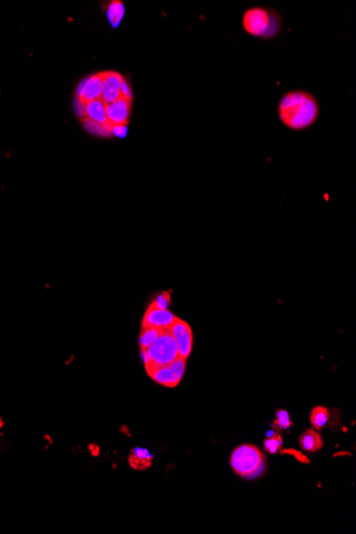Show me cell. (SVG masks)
I'll list each match as a JSON object with an SVG mask.
<instances>
[{
	"label": "cell",
	"instance_id": "obj_1",
	"mask_svg": "<svg viewBox=\"0 0 356 534\" xmlns=\"http://www.w3.org/2000/svg\"><path fill=\"white\" fill-rule=\"evenodd\" d=\"M280 119L294 131L310 126L318 117V105L312 95L305 92L288 93L280 103Z\"/></svg>",
	"mask_w": 356,
	"mask_h": 534
},
{
	"label": "cell",
	"instance_id": "obj_2",
	"mask_svg": "<svg viewBox=\"0 0 356 534\" xmlns=\"http://www.w3.org/2000/svg\"><path fill=\"white\" fill-rule=\"evenodd\" d=\"M230 462L236 475L248 480L260 477L266 468L264 454L256 446L250 444L238 446L230 454Z\"/></svg>",
	"mask_w": 356,
	"mask_h": 534
},
{
	"label": "cell",
	"instance_id": "obj_3",
	"mask_svg": "<svg viewBox=\"0 0 356 534\" xmlns=\"http://www.w3.org/2000/svg\"><path fill=\"white\" fill-rule=\"evenodd\" d=\"M141 356L145 367L171 364L180 358L178 348L170 330L161 331L158 338L149 348L141 350Z\"/></svg>",
	"mask_w": 356,
	"mask_h": 534
},
{
	"label": "cell",
	"instance_id": "obj_4",
	"mask_svg": "<svg viewBox=\"0 0 356 534\" xmlns=\"http://www.w3.org/2000/svg\"><path fill=\"white\" fill-rule=\"evenodd\" d=\"M77 115L80 117L87 131L101 137L113 135V128L106 115V106L101 99L85 105L77 103Z\"/></svg>",
	"mask_w": 356,
	"mask_h": 534
},
{
	"label": "cell",
	"instance_id": "obj_5",
	"mask_svg": "<svg viewBox=\"0 0 356 534\" xmlns=\"http://www.w3.org/2000/svg\"><path fill=\"white\" fill-rule=\"evenodd\" d=\"M186 360L178 358L168 365L161 366H147L145 367L147 374L159 385L166 387H176L180 383L186 370Z\"/></svg>",
	"mask_w": 356,
	"mask_h": 534
},
{
	"label": "cell",
	"instance_id": "obj_6",
	"mask_svg": "<svg viewBox=\"0 0 356 534\" xmlns=\"http://www.w3.org/2000/svg\"><path fill=\"white\" fill-rule=\"evenodd\" d=\"M169 330L176 342L180 358L188 360L194 348V333L190 326L183 319L176 317Z\"/></svg>",
	"mask_w": 356,
	"mask_h": 534
},
{
	"label": "cell",
	"instance_id": "obj_7",
	"mask_svg": "<svg viewBox=\"0 0 356 534\" xmlns=\"http://www.w3.org/2000/svg\"><path fill=\"white\" fill-rule=\"evenodd\" d=\"M271 25L270 15L266 10L253 8L244 13V27L246 33L254 37H264Z\"/></svg>",
	"mask_w": 356,
	"mask_h": 534
},
{
	"label": "cell",
	"instance_id": "obj_8",
	"mask_svg": "<svg viewBox=\"0 0 356 534\" xmlns=\"http://www.w3.org/2000/svg\"><path fill=\"white\" fill-rule=\"evenodd\" d=\"M103 72L91 75L81 83L77 89V103L85 105L99 99L103 92Z\"/></svg>",
	"mask_w": 356,
	"mask_h": 534
},
{
	"label": "cell",
	"instance_id": "obj_9",
	"mask_svg": "<svg viewBox=\"0 0 356 534\" xmlns=\"http://www.w3.org/2000/svg\"><path fill=\"white\" fill-rule=\"evenodd\" d=\"M133 99L121 97L115 103L106 106V115L112 128L115 127H126L130 115ZM113 133V131H112ZM113 135V133H112Z\"/></svg>",
	"mask_w": 356,
	"mask_h": 534
},
{
	"label": "cell",
	"instance_id": "obj_10",
	"mask_svg": "<svg viewBox=\"0 0 356 534\" xmlns=\"http://www.w3.org/2000/svg\"><path fill=\"white\" fill-rule=\"evenodd\" d=\"M125 78L117 72H103V92L101 99L105 105L115 103L122 97Z\"/></svg>",
	"mask_w": 356,
	"mask_h": 534
},
{
	"label": "cell",
	"instance_id": "obj_11",
	"mask_svg": "<svg viewBox=\"0 0 356 534\" xmlns=\"http://www.w3.org/2000/svg\"><path fill=\"white\" fill-rule=\"evenodd\" d=\"M176 317L169 310H162L157 308L156 305L151 303L145 312L142 319V326H149V328H169L173 324Z\"/></svg>",
	"mask_w": 356,
	"mask_h": 534
},
{
	"label": "cell",
	"instance_id": "obj_12",
	"mask_svg": "<svg viewBox=\"0 0 356 534\" xmlns=\"http://www.w3.org/2000/svg\"><path fill=\"white\" fill-rule=\"evenodd\" d=\"M154 456L144 448H133L128 456L129 465L136 470H145L152 466Z\"/></svg>",
	"mask_w": 356,
	"mask_h": 534
},
{
	"label": "cell",
	"instance_id": "obj_13",
	"mask_svg": "<svg viewBox=\"0 0 356 534\" xmlns=\"http://www.w3.org/2000/svg\"><path fill=\"white\" fill-rule=\"evenodd\" d=\"M299 445L303 451L315 453L323 447V440L317 430L307 429L299 437Z\"/></svg>",
	"mask_w": 356,
	"mask_h": 534
},
{
	"label": "cell",
	"instance_id": "obj_14",
	"mask_svg": "<svg viewBox=\"0 0 356 534\" xmlns=\"http://www.w3.org/2000/svg\"><path fill=\"white\" fill-rule=\"evenodd\" d=\"M329 410L324 408V406H316L312 410V413H310V424L314 426V429L317 430V431L323 429L324 426L329 422Z\"/></svg>",
	"mask_w": 356,
	"mask_h": 534
},
{
	"label": "cell",
	"instance_id": "obj_15",
	"mask_svg": "<svg viewBox=\"0 0 356 534\" xmlns=\"http://www.w3.org/2000/svg\"><path fill=\"white\" fill-rule=\"evenodd\" d=\"M107 17L113 28H117L122 22L125 14V8L121 1H112L107 7Z\"/></svg>",
	"mask_w": 356,
	"mask_h": 534
},
{
	"label": "cell",
	"instance_id": "obj_16",
	"mask_svg": "<svg viewBox=\"0 0 356 534\" xmlns=\"http://www.w3.org/2000/svg\"><path fill=\"white\" fill-rule=\"evenodd\" d=\"M166 330V328H164ZM160 328H149V326H142L141 328L140 338H139V344L141 350L149 348L155 340L158 338L161 333Z\"/></svg>",
	"mask_w": 356,
	"mask_h": 534
},
{
	"label": "cell",
	"instance_id": "obj_17",
	"mask_svg": "<svg viewBox=\"0 0 356 534\" xmlns=\"http://www.w3.org/2000/svg\"><path fill=\"white\" fill-rule=\"evenodd\" d=\"M292 426L291 418L285 410H276V419L273 422V429L276 432L284 431Z\"/></svg>",
	"mask_w": 356,
	"mask_h": 534
},
{
	"label": "cell",
	"instance_id": "obj_18",
	"mask_svg": "<svg viewBox=\"0 0 356 534\" xmlns=\"http://www.w3.org/2000/svg\"><path fill=\"white\" fill-rule=\"evenodd\" d=\"M283 438L280 432H276L273 435L264 440V447L268 453L276 454L282 449Z\"/></svg>",
	"mask_w": 356,
	"mask_h": 534
},
{
	"label": "cell",
	"instance_id": "obj_19",
	"mask_svg": "<svg viewBox=\"0 0 356 534\" xmlns=\"http://www.w3.org/2000/svg\"><path fill=\"white\" fill-rule=\"evenodd\" d=\"M153 304L156 305L157 308H162V310H168L169 306L171 304V292H160L158 296L155 297Z\"/></svg>",
	"mask_w": 356,
	"mask_h": 534
},
{
	"label": "cell",
	"instance_id": "obj_20",
	"mask_svg": "<svg viewBox=\"0 0 356 534\" xmlns=\"http://www.w3.org/2000/svg\"><path fill=\"white\" fill-rule=\"evenodd\" d=\"M280 453L282 454H289V456H294L298 461L301 462V463L304 464H308L310 463V459H308L307 456H304V454H302L301 452L296 451V450L294 449H285V450H280Z\"/></svg>",
	"mask_w": 356,
	"mask_h": 534
}]
</instances>
